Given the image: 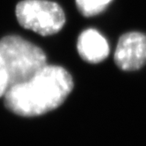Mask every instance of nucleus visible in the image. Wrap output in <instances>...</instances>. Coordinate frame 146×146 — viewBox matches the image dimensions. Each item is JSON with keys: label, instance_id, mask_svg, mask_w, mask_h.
I'll return each mask as SVG.
<instances>
[{"label": "nucleus", "instance_id": "nucleus-1", "mask_svg": "<svg viewBox=\"0 0 146 146\" xmlns=\"http://www.w3.org/2000/svg\"><path fill=\"white\" fill-rule=\"evenodd\" d=\"M73 86L72 77L64 68L47 64L30 78L10 87L4 103L17 115L38 116L60 107Z\"/></svg>", "mask_w": 146, "mask_h": 146}, {"label": "nucleus", "instance_id": "nucleus-5", "mask_svg": "<svg viewBox=\"0 0 146 146\" xmlns=\"http://www.w3.org/2000/svg\"><path fill=\"white\" fill-rule=\"evenodd\" d=\"M77 49L80 57L91 64H98L109 55V45L98 30L87 28L79 35Z\"/></svg>", "mask_w": 146, "mask_h": 146}, {"label": "nucleus", "instance_id": "nucleus-6", "mask_svg": "<svg viewBox=\"0 0 146 146\" xmlns=\"http://www.w3.org/2000/svg\"><path fill=\"white\" fill-rule=\"evenodd\" d=\"M113 0H75L77 9L85 17L96 16L108 8Z\"/></svg>", "mask_w": 146, "mask_h": 146}, {"label": "nucleus", "instance_id": "nucleus-3", "mask_svg": "<svg viewBox=\"0 0 146 146\" xmlns=\"http://www.w3.org/2000/svg\"><path fill=\"white\" fill-rule=\"evenodd\" d=\"M15 14L22 27L42 36L60 32L66 22L61 5L48 0H22L17 4Z\"/></svg>", "mask_w": 146, "mask_h": 146}, {"label": "nucleus", "instance_id": "nucleus-4", "mask_svg": "<svg viewBox=\"0 0 146 146\" xmlns=\"http://www.w3.org/2000/svg\"><path fill=\"white\" fill-rule=\"evenodd\" d=\"M114 62L122 70H135L146 64V35L140 32L122 35L114 51Z\"/></svg>", "mask_w": 146, "mask_h": 146}, {"label": "nucleus", "instance_id": "nucleus-7", "mask_svg": "<svg viewBox=\"0 0 146 146\" xmlns=\"http://www.w3.org/2000/svg\"><path fill=\"white\" fill-rule=\"evenodd\" d=\"M10 87H11V86H10L8 72L6 70L2 56L0 55V98L5 96V92Z\"/></svg>", "mask_w": 146, "mask_h": 146}, {"label": "nucleus", "instance_id": "nucleus-2", "mask_svg": "<svg viewBox=\"0 0 146 146\" xmlns=\"http://www.w3.org/2000/svg\"><path fill=\"white\" fill-rule=\"evenodd\" d=\"M0 55L8 72L11 87L30 78L47 65L44 51L18 35H7L0 40Z\"/></svg>", "mask_w": 146, "mask_h": 146}]
</instances>
